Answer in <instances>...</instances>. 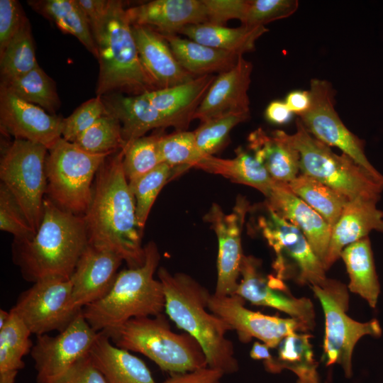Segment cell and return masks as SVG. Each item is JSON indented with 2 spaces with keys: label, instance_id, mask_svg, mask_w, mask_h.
Listing matches in <instances>:
<instances>
[{
  "label": "cell",
  "instance_id": "6da1fadb",
  "mask_svg": "<svg viewBox=\"0 0 383 383\" xmlns=\"http://www.w3.org/2000/svg\"><path fill=\"white\" fill-rule=\"evenodd\" d=\"M124 150L105 160L98 170L91 204L83 216L88 243L113 252L128 268L145 261L143 231L138 223L134 196L123 169Z\"/></svg>",
  "mask_w": 383,
  "mask_h": 383
},
{
  "label": "cell",
  "instance_id": "603a6c76",
  "mask_svg": "<svg viewBox=\"0 0 383 383\" xmlns=\"http://www.w3.org/2000/svg\"><path fill=\"white\" fill-rule=\"evenodd\" d=\"M376 201L361 198L348 201L332 228L328 252L323 262L328 270L348 245L368 237L372 231L383 232V211Z\"/></svg>",
  "mask_w": 383,
  "mask_h": 383
},
{
  "label": "cell",
  "instance_id": "ab89813d",
  "mask_svg": "<svg viewBox=\"0 0 383 383\" xmlns=\"http://www.w3.org/2000/svg\"><path fill=\"white\" fill-rule=\"evenodd\" d=\"M179 172L178 170L161 163L150 172L128 182L135 201L138 223L142 230L160 192L174 174Z\"/></svg>",
  "mask_w": 383,
  "mask_h": 383
},
{
  "label": "cell",
  "instance_id": "d590c367",
  "mask_svg": "<svg viewBox=\"0 0 383 383\" xmlns=\"http://www.w3.org/2000/svg\"><path fill=\"white\" fill-rule=\"evenodd\" d=\"M19 98L55 114L60 106L55 82L38 65L29 72L13 79L1 82Z\"/></svg>",
  "mask_w": 383,
  "mask_h": 383
},
{
  "label": "cell",
  "instance_id": "277c9868",
  "mask_svg": "<svg viewBox=\"0 0 383 383\" xmlns=\"http://www.w3.org/2000/svg\"><path fill=\"white\" fill-rule=\"evenodd\" d=\"M144 252L141 266L120 271L102 298L82 308L84 317L95 331L109 337L132 318L162 313L165 294L160 281L154 278L160 253L152 241L144 246Z\"/></svg>",
  "mask_w": 383,
  "mask_h": 383
},
{
  "label": "cell",
  "instance_id": "11a10c76",
  "mask_svg": "<svg viewBox=\"0 0 383 383\" xmlns=\"http://www.w3.org/2000/svg\"><path fill=\"white\" fill-rule=\"evenodd\" d=\"M289 109L299 116L311 106V99L309 91L296 90L289 92L284 101Z\"/></svg>",
  "mask_w": 383,
  "mask_h": 383
},
{
  "label": "cell",
  "instance_id": "f546056e",
  "mask_svg": "<svg viewBox=\"0 0 383 383\" xmlns=\"http://www.w3.org/2000/svg\"><path fill=\"white\" fill-rule=\"evenodd\" d=\"M162 35L179 65L195 77L228 71L235 65L240 56L174 34Z\"/></svg>",
  "mask_w": 383,
  "mask_h": 383
},
{
  "label": "cell",
  "instance_id": "e0dca14e",
  "mask_svg": "<svg viewBox=\"0 0 383 383\" xmlns=\"http://www.w3.org/2000/svg\"><path fill=\"white\" fill-rule=\"evenodd\" d=\"M242 278L236 294L252 304L272 307L291 318L303 322L309 330L315 326V312L312 301L306 297L293 296L276 276H265L260 269V261L244 255L240 266Z\"/></svg>",
  "mask_w": 383,
  "mask_h": 383
},
{
  "label": "cell",
  "instance_id": "7c38bea8",
  "mask_svg": "<svg viewBox=\"0 0 383 383\" xmlns=\"http://www.w3.org/2000/svg\"><path fill=\"white\" fill-rule=\"evenodd\" d=\"M310 108L299 118L313 137L338 148L355 160L383 187V175L367 160L361 139L345 126L335 109V90L326 80L313 79L309 90Z\"/></svg>",
  "mask_w": 383,
  "mask_h": 383
},
{
  "label": "cell",
  "instance_id": "cb8c5ba5",
  "mask_svg": "<svg viewBox=\"0 0 383 383\" xmlns=\"http://www.w3.org/2000/svg\"><path fill=\"white\" fill-rule=\"evenodd\" d=\"M132 31L140 61L157 89L172 87L196 77L179 65L160 33L138 25L132 26Z\"/></svg>",
  "mask_w": 383,
  "mask_h": 383
},
{
  "label": "cell",
  "instance_id": "4fadbf2b",
  "mask_svg": "<svg viewBox=\"0 0 383 383\" xmlns=\"http://www.w3.org/2000/svg\"><path fill=\"white\" fill-rule=\"evenodd\" d=\"M11 310L36 335L63 331L82 311L73 305L71 279L61 278L33 283L19 295Z\"/></svg>",
  "mask_w": 383,
  "mask_h": 383
},
{
  "label": "cell",
  "instance_id": "3957f363",
  "mask_svg": "<svg viewBox=\"0 0 383 383\" xmlns=\"http://www.w3.org/2000/svg\"><path fill=\"white\" fill-rule=\"evenodd\" d=\"M165 297V311L170 318L200 344L208 367L225 374L238 369L233 343L226 335L231 327L208 311L209 290L184 273L172 274L166 268L157 270Z\"/></svg>",
  "mask_w": 383,
  "mask_h": 383
},
{
  "label": "cell",
  "instance_id": "ac0fdd59",
  "mask_svg": "<svg viewBox=\"0 0 383 383\" xmlns=\"http://www.w3.org/2000/svg\"><path fill=\"white\" fill-rule=\"evenodd\" d=\"M64 118L47 113L0 87V127L15 139L38 143L50 149L62 138Z\"/></svg>",
  "mask_w": 383,
  "mask_h": 383
},
{
  "label": "cell",
  "instance_id": "1f68e13d",
  "mask_svg": "<svg viewBox=\"0 0 383 383\" xmlns=\"http://www.w3.org/2000/svg\"><path fill=\"white\" fill-rule=\"evenodd\" d=\"M340 257L349 275L348 289L374 309L381 289L370 238L366 237L348 245L341 252Z\"/></svg>",
  "mask_w": 383,
  "mask_h": 383
},
{
  "label": "cell",
  "instance_id": "60d3db41",
  "mask_svg": "<svg viewBox=\"0 0 383 383\" xmlns=\"http://www.w3.org/2000/svg\"><path fill=\"white\" fill-rule=\"evenodd\" d=\"M158 150L162 163L180 172L195 167L204 155L199 150L194 132L177 131L168 134H159Z\"/></svg>",
  "mask_w": 383,
  "mask_h": 383
},
{
  "label": "cell",
  "instance_id": "f6af8a7d",
  "mask_svg": "<svg viewBox=\"0 0 383 383\" xmlns=\"http://www.w3.org/2000/svg\"><path fill=\"white\" fill-rule=\"evenodd\" d=\"M0 229L12 234L15 240H24L35 233L23 211L7 187L0 184Z\"/></svg>",
  "mask_w": 383,
  "mask_h": 383
},
{
  "label": "cell",
  "instance_id": "4dcf8cb0",
  "mask_svg": "<svg viewBox=\"0 0 383 383\" xmlns=\"http://www.w3.org/2000/svg\"><path fill=\"white\" fill-rule=\"evenodd\" d=\"M267 31L265 26L228 28L204 23L187 26L178 33L200 44L243 55L254 50L256 40Z\"/></svg>",
  "mask_w": 383,
  "mask_h": 383
},
{
  "label": "cell",
  "instance_id": "7dc6e473",
  "mask_svg": "<svg viewBox=\"0 0 383 383\" xmlns=\"http://www.w3.org/2000/svg\"><path fill=\"white\" fill-rule=\"evenodd\" d=\"M16 0H0V54L19 30L26 19Z\"/></svg>",
  "mask_w": 383,
  "mask_h": 383
},
{
  "label": "cell",
  "instance_id": "e575fe53",
  "mask_svg": "<svg viewBox=\"0 0 383 383\" xmlns=\"http://www.w3.org/2000/svg\"><path fill=\"white\" fill-rule=\"evenodd\" d=\"M308 333L296 332L284 338L277 348V357L282 369H289L298 377V383H319L312 345Z\"/></svg>",
  "mask_w": 383,
  "mask_h": 383
},
{
  "label": "cell",
  "instance_id": "484cf974",
  "mask_svg": "<svg viewBox=\"0 0 383 383\" xmlns=\"http://www.w3.org/2000/svg\"><path fill=\"white\" fill-rule=\"evenodd\" d=\"M107 113L121 123L122 136L128 143L152 129L172 126L170 120L143 95L112 93L101 96Z\"/></svg>",
  "mask_w": 383,
  "mask_h": 383
},
{
  "label": "cell",
  "instance_id": "c3c4849f",
  "mask_svg": "<svg viewBox=\"0 0 383 383\" xmlns=\"http://www.w3.org/2000/svg\"><path fill=\"white\" fill-rule=\"evenodd\" d=\"M246 0H204L210 23L223 25L231 19L241 21Z\"/></svg>",
  "mask_w": 383,
  "mask_h": 383
},
{
  "label": "cell",
  "instance_id": "816d5d0a",
  "mask_svg": "<svg viewBox=\"0 0 383 383\" xmlns=\"http://www.w3.org/2000/svg\"><path fill=\"white\" fill-rule=\"evenodd\" d=\"M224 374L209 367L184 373H177L161 383H221Z\"/></svg>",
  "mask_w": 383,
  "mask_h": 383
},
{
  "label": "cell",
  "instance_id": "6f0895ef",
  "mask_svg": "<svg viewBox=\"0 0 383 383\" xmlns=\"http://www.w3.org/2000/svg\"><path fill=\"white\" fill-rule=\"evenodd\" d=\"M10 311L0 310V329L2 328L9 321L10 318Z\"/></svg>",
  "mask_w": 383,
  "mask_h": 383
},
{
  "label": "cell",
  "instance_id": "2e32d148",
  "mask_svg": "<svg viewBox=\"0 0 383 383\" xmlns=\"http://www.w3.org/2000/svg\"><path fill=\"white\" fill-rule=\"evenodd\" d=\"M250 209L248 201L238 198L231 213H226L217 204H213L204 220L211 224L218 244L217 282L215 292L218 296L235 294L240 275L243 257L242 228Z\"/></svg>",
  "mask_w": 383,
  "mask_h": 383
},
{
  "label": "cell",
  "instance_id": "ffe728a7",
  "mask_svg": "<svg viewBox=\"0 0 383 383\" xmlns=\"http://www.w3.org/2000/svg\"><path fill=\"white\" fill-rule=\"evenodd\" d=\"M123 260L88 243L71 277L72 302L79 310L101 298L111 287Z\"/></svg>",
  "mask_w": 383,
  "mask_h": 383
},
{
  "label": "cell",
  "instance_id": "8fae6325",
  "mask_svg": "<svg viewBox=\"0 0 383 383\" xmlns=\"http://www.w3.org/2000/svg\"><path fill=\"white\" fill-rule=\"evenodd\" d=\"M48 152L43 145L15 139L0 160L1 182L14 196L35 233L43 216Z\"/></svg>",
  "mask_w": 383,
  "mask_h": 383
},
{
  "label": "cell",
  "instance_id": "7bdbcfd3",
  "mask_svg": "<svg viewBox=\"0 0 383 383\" xmlns=\"http://www.w3.org/2000/svg\"><path fill=\"white\" fill-rule=\"evenodd\" d=\"M249 116L250 113H231L201 122L194 131L200 152L204 156L218 152L228 140L231 131Z\"/></svg>",
  "mask_w": 383,
  "mask_h": 383
},
{
  "label": "cell",
  "instance_id": "44dd1931",
  "mask_svg": "<svg viewBox=\"0 0 383 383\" xmlns=\"http://www.w3.org/2000/svg\"><path fill=\"white\" fill-rule=\"evenodd\" d=\"M265 203L279 216L296 226L303 233L311 249L323 264L332 231L328 223L294 194L285 183L277 182Z\"/></svg>",
  "mask_w": 383,
  "mask_h": 383
},
{
  "label": "cell",
  "instance_id": "9a60e30c",
  "mask_svg": "<svg viewBox=\"0 0 383 383\" xmlns=\"http://www.w3.org/2000/svg\"><path fill=\"white\" fill-rule=\"evenodd\" d=\"M208 309L223 319L231 331H235L243 343L250 342L254 338L270 348H277L286 336L309 331L298 319L265 315L245 308V299L236 294L230 296L211 294Z\"/></svg>",
  "mask_w": 383,
  "mask_h": 383
},
{
  "label": "cell",
  "instance_id": "d4e9b609",
  "mask_svg": "<svg viewBox=\"0 0 383 383\" xmlns=\"http://www.w3.org/2000/svg\"><path fill=\"white\" fill-rule=\"evenodd\" d=\"M214 74L196 77L172 87L147 91L143 95L171 122L177 131H185L216 79Z\"/></svg>",
  "mask_w": 383,
  "mask_h": 383
},
{
  "label": "cell",
  "instance_id": "4316f807",
  "mask_svg": "<svg viewBox=\"0 0 383 383\" xmlns=\"http://www.w3.org/2000/svg\"><path fill=\"white\" fill-rule=\"evenodd\" d=\"M248 142L254 157L274 180L288 184L299 174V154L285 139L284 131L269 135L258 128L249 134Z\"/></svg>",
  "mask_w": 383,
  "mask_h": 383
},
{
  "label": "cell",
  "instance_id": "d6986e66",
  "mask_svg": "<svg viewBox=\"0 0 383 383\" xmlns=\"http://www.w3.org/2000/svg\"><path fill=\"white\" fill-rule=\"evenodd\" d=\"M252 71V63L240 55L231 69L216 77L194 119L201 123L231 113H250L248 92Z\"/></svg>",
  "mask_w": 383,
  "mask_h": 383
},
{
  "label": "cell",
  "instance_id": "7402d4cb",
  "mask_svg": "<svg viewBox=\"0 0 383 383\" xmlns=\"http://www.w3.org/2000/svg\"><path fill=\"white\" fill-rule=\"evenodd\" d=\"M126 13L132 26L153 27L162 35L209 22L204 0H154L126 9Z\"/></svg>",
  "mask_w": 383,
  "mask_h": 383
},
{
  "label": "cell",
  "instance_id": "9f6ffc18",
  "mask_svg": "<svg viewBox=\"0 0 383 383\" xmlns=\"http://www.w3.org/2000/svg\"><path fill=\"white\" fill-rule=\"evenodd\" d=\"M18 371L0 372V383H14Z\"/></svg>",
  "mask_w": 383,
  "mask_h": 383
},
{
  "label": "cell",
  "instance_id": "74e56055",
  "mask_svg": "<svg viewBox=\"0 0 383 383\" xmlns=\"http://www.w3.org/2000/svg\"><path fill=\"white\" fill-rule=\"evenodd\" d=\"M7 323L0 329V372L24 367L23 357L30 353L31 332L17 314L10 310Z\"/></svg>",
  "mask_w": 383,
  "mask_h": 383
},
{
  "label": "cell",
  "instance_id": "5bb4252c",
  "mask_svg": "<svg viewBox=\"0 0 383 383\" xmlns=\"http://www.w3.org/2000/svg\"><path fill=\"white\" fill-rule=\"evenodd\" d=\"M82 311L70 324L55 336L37 335L30 355L38 383H56L79 360L88 355L99 335Z\"/></svg>",
  "mask_w": 383,
  "mask_h": 383
},
{
  "label": "cell",
  "instance_id": "f1b7e54d",
  "mask_svg": "<svg viewBox=\"0 0 383 383\" xmlns=\"http://www.w3.org/2000/svg\"><path fill=\"white\" fill-rule=\"evenodd\" d=\"M235 156L223 159L213 155L204 156L196 165L210 173L220 174L234 182L250 186L268 196L277 183L254 155L241 147L235 150Z\"/></svg>",
  "mask_w": 383,
  "mask_h": 383
},
{
  "label": "cell",
  "instance_id": "ee69618b",
  "mask_svg": "<svg viewBox=\"0 0 383 383\" xmlns=\"http://www.w3.org/2000/svg\"><path fill=\"white\" fill-rule=\"evenodd\" d=\"M297 0H246L242 25L258 26L287 18L298 9Z\"/></svg>",
  "mask_w": 383,
  "mask_h": 383
},
{
  "label": "cell",
  "instance_id": "52a82bcc",
  "mask_svg": "<svg viewBox=\"0 0 383 383\" xmlns=\"http://www.w3.org/2000/svg\"><path fill=\"white\" fill-rule=\"evenodd\" d=\"M294 134L284 131L285 139L299 154V170L345 196L377 202L383 187L347 155H339L304 128L298 118Z\"/></svg>",
  "mask_w": 383,
  "mask_h": 383
},
{
  "label": "cell",
  "instance_id": "8d00e7d4",
  "mask_svg": "<svg viewBox=\"0 0 383 383\" xmlns=\"http://www.w3.org/2000/svg\"><path fill=\"white\" fill-rule=\"evenodd\" d=\"M38 65L31 26L26 18L4 51L0 54L1 82L21 77Z\"/></svg>",
  "mask_w": 383,
  "mask_h": 383
},
{
  "label": "cell",
  "instance_id": "ba28073f",
  "mask_svg": "<svg viewBox=\"0 0 383 383\" xmlns=\"http://www.w3.org/2000/svg\"><path fill=\"white\" fill-rule=\"evenodd\" d=\"M109 155L87 152L60 138L48 149L45 160V197L66 211L84 216L91 201L96 173Z\"/></svg>",
  "mask_w": 383,
  "mask_h": 383
},
{
  "label": "cell",
  "instance_id": "f35d334b",
  "mask_svg": "<svg viewBox=\"0 0 383 383\" xmlns=\"http://www.w3.org/2000/svg\"><path fill=\"white\" fill-rule=\"evenodd\" d=\"M73 143L85 152L96 155H111L126 145L120 121L109 113L101 116Z\"/></svg>",
  "mask_w": 383,
  "mask_h": 383
},
{
  "label": "cell",
  "instance_id": "681fc988",
  "mask_svg": "<svg viewBox=\"0 0 383 383\" xmlns=\"http://www.w3.org/2000/svg\"><path fill=\"white\" fill-rule=\"evenodd\" d=\"M56 383H107L89 353L77 362Z\"/></svg>",
  "mask_w": 383,
  "mask_h": 383
},
{
  "label": "cell",
  "instance_id": "f5cc1de1",
  "mask_svg": "<svg viewBox=\"0 0 383 383\" xmlns=\"http://www.w3.org/2000/svg\"><path fill=\"white\" fill-rule=\"evenodd\" d=\"M270 349L263 343L256 341L250 350V355L252 359L263 360L265 368L269 372L272 373L280 372L282 367L277 358L271 355Z\"/></svg>",
  "mask_w": 383,
  "mask_h": 383
},
{
  "label": "cell",
  "instance_id": "b9f144b4",
  "mask_svg": "<svg viewBox=\"0 0 383 383\" xmlns=\"http://www.w3.org/2000/svg\"><path fill=\"white\" fill-rule=\"evenodd\" d=\"M158 136L159 134L143 136L126 145L122 165L128 182L162 163L157 145Z\"/></svg>",
  "mask_w": 383,
  "mask_h": 383
},
{
  "label": "cell",
  "instance_id": "d6a6232c",
  "mask_svg": "<svg viewBox=\"0 0 383 383\" xmlns=\"http://www.w3.org/2000/svg\"><path fill=\"white\" fill-rule=\"evenodd\" d=\"M28 4L63 33L74 36L98 60V48L90 26L77 0H35Z\"/></svg>",
  "mask_w": 383,
  "mask_h": 383
},
{
  "label": "cell",
  "instance_id": "9c48e42d",
  "mask_svg": "<svg viewBox=\"0 0 383 383\" xmlns=\"http://www.w3.org/2000/svg\"><path fill=\"white\" fill-rule=\"evenodd\" d=\"M259 208L255 225L274 251L275 276L282 280L292 278L299 284H322L327 279L326 270L303 233L265 203Z\"/></svg>",
  "mask_w": 383,
  "mask_h": 383
},
{
  "label": "cell",
  "instance_id": "7a4b0ae2",
  "mask_svg": "<svg viewBox=\"0 0 383 383\" xmlns=\"http://www.w3.org/2000/svg\"><path fill=\"white\" fill-rule=\"evenodd\" d=\"M87 245L84 216L66 211L45 197L38 229L29 238L13 239L12 259L26 281L69 279Z\"/></svg>",
  "mask_w": 383,
  "mask_h": 383
},
{
  "label": "cell",
  "instance_id": "30bf717a",
  "mask_svg": "<svg viewBox=\"0 0 383 383\" xmlns=\"http://www.w3.org/2000/svg\"><path fill=\"white\" fill-rule=\"evenodd\" d=\"M323 310L326 322L323 357L326 365H340L347 377L352 374V356L358 340L365 335L379 337L382 328L376 318L365 323L351 318L347 311L349 295L347 287L335 279H326L311 286Z\"/></svg>",
  "mask_w": 383,
  "mask_h": 383
},
{
  "label": "cell",
  "instance_id": "5b68a950",
  "mask_svg": "<svg viewBox=\"0 0 383 383\" xmlns=\"http://www.w3.org/2000/svg\"><path fill=\"white\" fill-rule=\"evenodd\" d=\"M94 38L99 64L96 96L122 92L134 96L157 89L140 61L122 1L111 0L105 21Z\"/></svg>",
  "mask_w": 383,
  "mask_h": 383
},
{
  "label": "cell",
  "instance_id": "f907efd6",
  "mask_svg": "<svg viewBox=\"0 0 383 383\" xmlns=\"http://www.w3.org/2000/svg\"><path fill=\"white\" fill-rule=\"evenodd\" d=\"M90 26L93 37L102 27L108 14L111 0H77Z\"/></svg>",
  "mask_w": 383,
  "mask_h": 383
},
{
  "label": "cell",
  "instance_id": "83f0119b",
  "mask_svg": "<svg viewBox=\"0 0 383 383\" xmlns=\"http://www.w3.org/2000/svg\"><path fill=\"white\" fill-rule=\"evenodd\" d=\"M89 355L107 383H156L142 360L116 346L101 332Z\"/></svg>",
  "mask_w": 383,
  "mask_h": 383
},
{
  "label": "cell",
  "instance_id": "bcb514c9",
  "mask_svg": "<svg viewBox=\"0 0 383 383\" xmlns=\"http://www.w3.org/2000/svg\"><path fill=\"white\" fill-rule=\"evenodd\" d=\"M107 111L101 96H96L80 105L70 116L64 118L62 138L73 143Z\"/></svg>",
  "mask_w": 383,
  "mask_h": 383
},
{
  "label": "cell",
  "instance_id": "8992f818",
  "mask_svg": "<svg viewBox=\"0 0 383 383\" xmlns=\"http://www.w3.org/2000/svg\"><path fill=\"white\" fill-rule=\"evenodd\" d=\"M109 338L116 346L141 353L161 370L174 374L208 367L199 342L186 332H173L162 313L132 318Z\"/></svg>",
  "mask_w": 383,
  "mask_h": 383
},
{
  "label": "cell",
  "instance_id": "836d02e7",
  "mask_svg": "<svg viewBox=\"0 0 383 383\" xmlns=\"http://www.w3.org/2000/svg\"><path fill=\"white\" fill-rule=\"evenodd\" d=\"M287 184L292 192L316 211L331 228L348 201L332 188L301 173Z\"/></svg>",
  "mask_w": 383,
  "mask_h": 383
},
{
  "label": "cell",
  "instance_id": "db71d44e",
  "mask_svg": "<svg viewBox=\"0 0 383 383\" xmlns=\"http://www.w3.org/2000/svg\"><path fill=\"white\" fill-rule=\"evenodd\" d=\"M292 113L285 102L279 100L270 102L265 112L266 119L277 125H282L290 121Z\"/></svg>",
  "mask_w": 383,
  "mask_h": 383
}]
</instances>
